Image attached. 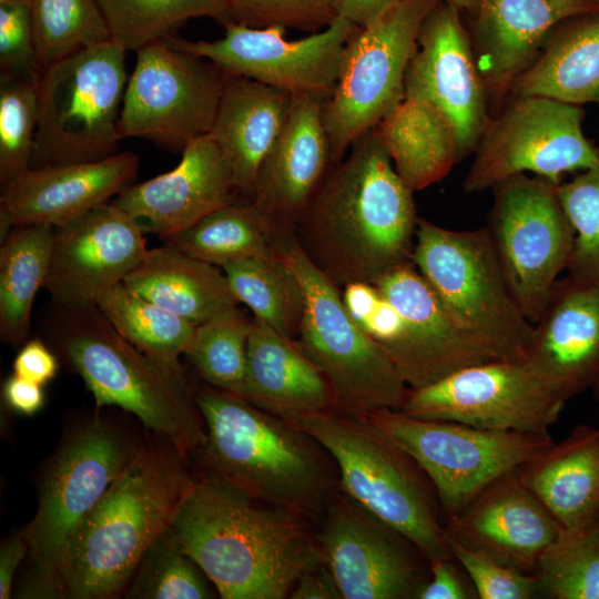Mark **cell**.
<instances>
[{"label":"cell","mask_w":599,"mask_h":599,"mask_svg":"<svg viewBox=\"0 0 599 599\" xmlns=\"http://www.w3.org/2000/svg\"><path fill=\"white\" fill-rule=\"evenodd\" d=\"M323 101L293 94L285 124L258 170L251 201L283 231H294L334 164Z\"/></svg>","instance_id":"25"},{"label":"cell","mask_w":599,"mask_h":599,"mask_svg":"<svg viewBox=\"0 0 599 599\" xmlns=\"http://www.w3.org/2000/svg\"><path fill=\"white\" fill-rule=\"evenodd\" d=\"M21 1H29V0H0V4L21 2Z\"/></svg>","instance_id":"55"},{"label":"cell","mask_w":599,"mask_h":599,"mask_svg":"<svg viewBox=\"0 0 599 599\" xmlns=\"http://www.w3.org/2000/svg\"><path fill=\"white\" fill-rule=\"evenodd\" d=\"M291 599H342L333 573L324 561L304 571L295 582Z\"/></svg>","instance_id":"51"},{"label":"cell","mask_w":599,"mask_h":599,"mask_svg":"<svg viewBox=\"0 0 599 599\" xmlns=\"http://www.w3.org/2000/svg\"><path fill=\"white\" fill-rule=\"evenodd\" d=\"M251 325L238 308L196 325L185 355L207 385L243 396Z\"/></svg>","instance_id":"40"},{"label":"cell","mask_w":599,"mask_h":599,"mask_svg":"<svg viewBox=\"0 0 599 599\" xmlns=\"http://www.w3.org/2000/svg\"><path fill=\"white\" fill-rule=\"evenodd\" d=\"M367 418L425 473L446 518L555 444L550 435L420 419L389 408L377 409Z\"/></svg>","instance_id":"11"},{"label":"cell","mask_w":599,"mask_h":599,"mask_svg":"<svg viewBox=\"0 0 599 599\" xmlns=\"http://www.w3.org/2000/svg\"><path fill=\"white\" fill-rule=\"evenodd\" d=\"M236 196L232 170L206 134L185 145L174 169L131 184L111 202L166 241Z\"/></svg>","instance_id":"24"},{"label":"cell","mask_w":599,"mask_h":599,"mask_svg":"<svg viewBox=\"0 0 599 599\" xmlns=\"http://www.w3.org/2000/svg\"><path fill=\"white\" fill-rule=\"evenodd\" d=\"M282 232L252 201H235L165 242L194 258L222 268L235 261L275 254Z\"/></svg>","instance_id":"35"},{"label":"cell","mask_w":599,"mask_h":599,"mask_svg":"<svg viewBox=\"0 0 599 599\" xmlns=\"http://www.w3.org/2000/svg\"><path fill=\"white\" fill-rule=\"evenodd\" d=\"M233 22L253 28L280 26L317 32L337 16L334 0H229Z\"/></svg>","instance_id":"45"},{"label":"cell","mask_w":599,"mask_h":599,"mask_svg":"<svg viewBox=\"0 0 599 599\" xmlns=\"http://www.w3.org/2000/svg\"><path fill=\"white\" fill-rule=\"evenodd\" d=\"M596 525H597V527H598V529H599V518H598V520H597Z\"/></svg>","instance_id":"57"},{"label":"cell","mask_w":599,"mask_h":599,"mask_svg":"<svg viewBox=\"0 0 599 599\" xmlns=\"http://www.w3.org/2000/svg\"><path fill=\"white\" fill-rule=\"evenodd\" d=\"M595 383L598 385V388H599V375H598L597 379L595 380Z\"/></svg>","instance_id":"56"},{"label":"cell","mask_w":599,"mask_h":599,"mask_svg":"<svg viewBox=\"0 0 599 599\" xmlns=\"http://www.w3.org/2000/svg\"><path fill=\"white\" fill-rule=\"evenodd\" d=\"M439 1L400 0L346 44L335 88L322 106L334 164L404 99L420 27Z\"/></svg>","instance_id":"12"},{"label":"cell","mask_w":599,"mask_h":599,"mask_svg":"<svg viewBox=\"0 0 599 599\" xmlns=\"http://www.w3.org/2000/svg\"><path fill=\"white\" fill-rule=\"evenodd\" d=\"M400 0H334L336 16L363 28L382 17Z\"/></svg>","instance_id":"53"},{"label":"cell","mask_w":599,"mask_h":599,"mask_svg":"<svg viewBox=\"0 0 599 599\" xmlns=\"http://www.w3.org/2000/svg\"><path fill=\"white\" fill-rule=\"evenodd\" d=\"M537 593L552 599H599V529L596 522L562 530L544 551L535 573Z\"/></svg>","instance_id":"41"},{"label":"cell","mask_w":599,"mask_h":599,"mask_svg":"<svg viewBox=\"0 0 599 599\" xmlns=\"http://www.w3.org/2000/svg\"><path fill=\"white\" fill-rule=\"evenodd\" d=\"M226 74L212 61L166 40L144 45L128 78L120 135L182 151L210 133Z\"/></svg>","instance_id":"14"},{"label":"cell","mask_w":599,"mask_h":599,"mask_svg":"<svg viewBox=\"0 0 599 599\" xmlns=\"http://www.w3.org/2000/svg\"><path fill=\"white\" fill-rule=\"evenodd\" d=\"M562 530L517 470L494 481L445 524L449 538L529 575Z\"/></svg>","instance_id":"23"},{"label":"cell","mask_w":599,"mask_h":599,"mask_svg":"<svg viewBox=\"0 0 599 599\" xmlns=\"http://www.w3.org/2000/svg\"><path fill=\"white\" fill-rule=\"evenodd\" d=\"M293 94L227 75L209 133L229 163L237 195L252 200L261 164L287 119Z\"/></svg>","instance_id":"28"},{"label":"cell","mask_w":599,"mask_h":599,"mask_svg":"<svg viewBox=\"0 0 599 599\" xmlns=\"http://www.w3.org/2000/svg\"><path fill=\"white\" fill-rule=\"evenodd\" d=\"M458 8L440 0L420 27L404 80V98L439 111L455 133L460 156L477 145L487 125L485 83Z\"/></svg>","instance_id":"21"},{"label":"cell","mask_w":599,"mask_h":599,"mask_svg":"<svg viewBox=\"0 0 599 599\" xmlns=\"http://www.w3.org/2000/svg\"><path fill=\"white\" fill-rule=\"evenodd\" d=\"M143 443L99 413L62 437L41 475L34 517L21 530L31 568L18 597L59 598L58 573L74 531Z\"/></svg>","instance_id":"6"},{"label":"cell","mask_w":599,"mask_h":599,"mask_svg":"<svg viewBox=\"0 0 599 599\" xmlns=\"http://www.w3.org/2000/svg\"><path fill=\"white\" fill-rule=\"evenodd\" d=\"M207 580L167 530L145 551L123 595L130 599L213 598Z\"/></svg>","instance_id":"42"},{"label":"cell","mask_w":599,"mask_h":599,"mask_svg":"<svg viewBox=\"0 0 599 599\" xmlns=\"http://www.w3.org/2000/svg\"><path fill=\"white\" fill-rule=\"evenodd\" d=\"M554 31L542 53L510 90L516 97L599 104V12L569 19Z\"/></svg>","instance_id":"32"},{"label":"cell","mask_w":599,"mask_h":599,"mask_svg":"<svg viewBox=\"0 0 599 599\" xmlns=\"http://www.w3.org/2000/svg\"><path fill=\"white\" fill-rule=\"evenodd\" d=\"M335 163L295 224L313 263L339 288L375 283L410 261L418 217L413 190L375 129Z\"/></svg>","instance_id":"2"},{"label":"cell","mask_w":599,"mask_h":599,"mask_svg":"<svg viewBox=\"0 0 599 599\" xmlns=\"http://www.w3.org/2000/svg\"><path fill=\"white\" fill-rule=\"evenodd\" d=\"M39 80L0 74L1 187L31 167L38 126Z\"/></svg>","instance_id":"43"},{"label":"cell","mask_w":599,"mask_h":599,"mask_svg":"<svg viewBox=\"0 0 599 599\" xmlns=\"http://www.w3.org/2000/svg\"><path fill=\"white\" fill-rule=\"evenodd\" d=\"M453 560L429 561V577L418 590L416 599H468L475 597L460 578Z\"/></svg>","instance_id":"49"},{"label":"cell","mask_w":599,"mask_h":599,"mask_svg":"<svg viewBox=\"0 0 599 599\" xmlns=\"http://www.w3.org/2000/svg\"><path fill=\"white\" fill-rule=\"evenodd\" d=\"M318 519L315 539L342 599H416L429 561L403 534L338 489Z\"/></svg>","instance_id":"17"},{"label":"cell","mask_w":599,"mask_h":599,"mask_svg":"<svg viewBox=\"0 0 599 599\" xmlns=\"http://www.w3.org/2000/svg\"><path fill=\"white\" fill-rule=\"evenodd\" d=\"M582 118L579 105L544 97H517L487 123L464 189H493L527 172L560 184L562 173L591 167L599 162V152L582 133Z\"/></svg>","instance_id":"15"},{"label":"cell","mask_w":599,"mask_h":599,"mask_svg":"<svg viewBox=\"0 0 599 599\" xmlns=\"http://www.w3.org/2000/svg\"><path fill=\"white\" fill-rule=\"evenodd\" d=\"M243 398L295 422L334 409L332 388L295 339L252 319Z\"/></svg>","instance_id":"29"},{"label":"cell","mask_w":599,"mask_h":599,"mask_svg":"<svg viewBox=\"0 0 599 599\" xmlns=\"http://www.w3.org/2000/svg\"><path fill=\"white\" fill-rule=\"evenodd\" d=\"M565 404L526 362L495 361L408 388L398 410L420 419L549 435Z\"/></svg>","instance_id":"16"},{"label":"cell","mask_w":599,"mask_h":599,"mask_svg":"<svg viewBox=\"0 0 599 599\" xmlns=\"http://www.w3.org/2000/svg\"><path fill=\"white\" fill-rule=\"evenodd\" d=\"M206 438L194 454L205 475L220 478L264 504L318 519L337 489L326 449L293 420L242 396L193 387Z\"/></svg>","instance_id":"4"},{"label":"cell","mask_w":599,"mask_h":599,"mask_svg":"<svg viewBox=\"0 0 599 599\" xmlns=\"http://www.w3.org/2000/svg\"><path fill=\"white\" fill-rule=\"evenodd\" d=\"M517 473L564 530H579L597 522L599 430L578 428Z\"/></svg>","instance_id":"30"},{"label":"cell","mask_w":599,"mask_h":599,"mask_svg":"<svg viewBox=\"0 0 599 599\" xmlns=\"http://www.w3.org/2000/svg\"><path fill=\"white\" fill-rule=\"evenodd\" d=\"M54 229L14 226L0 246V337L13 347L29 339L35 295L47 277Z\"/></svg>","instance_id":"34"},{"label":"cell","mask_w":599,"mask_h":599,"mask_svg":"<svg viewBox=\"0 0 599 599\" xmlns=\"http://www.w3.org/2000/svg\"><path fill=\"white\" fill-rule=\"evenodd\" d=\"M97 306L136 348L163 366L184 373L180 356L187 352L196 324L139 295L123 282L105 293Z\"/></svg>","instance_id":"37"},{"label":"cell","mask_w":599,"mask_h":599,"mask_svg":"<svg viewBox=\"0 0 599 599\" xmlns=\"http://www.w3.org/2000/svg\"><path fill=\"white\" fill-rule=\"evenodd\" d=\"M140 223L112 202L54 229L43 288L55 305H97L148 252Z\"/></svg>","instance_id":"20"},{"label":"cell","mask_w":599,"mask_h":599,"mask_svg":"<svg viewBox=\"0 0 599 599\" xmlns=\"http://www.w3.org/2000/svg\"><path fill=\"white\" fill-rule=\"evenodd\" d=\"M12 368L13 374L44 386L55 377L59 361L42 339L30 338L20 346Z\"/></svg>","instance_id":"48"},{"label":"cell","mask_w":599,"mask_h":599,"mask_svg":"<svg viewBox=\"0 0 599 599\" xmlns=\"http://www.w3.org/2000/svg\"><path fill=\"white\" fill-rule=\"evenodd\" d=\"M187 461L159 436L143 443L74 531L58 573L59 598L123 595L145 551L170 529L193 480Z\"/></svg>","instance_id":"3"},{"label":"cell","mask_w":599,"mask_h":599,"mask_svg":"<svg viewBox=\"0 0 599 599\" xmlns=\"http://www.w3.org/2000/svg\"><path fill=\"white\" fill-rule=\"evenodd\" d=\"M57 307L52 332L58 354L81 376L97 407L134 415L190 459L204 444L206 430L185 373L136 348L97 305Z\"/></svg>","instance_id":"5"},{"label":"cell","mask_w":599,"mask_h":599,"mask_svg":"<svg viewBox=\"0 0 599 599\" xmlns=\"http://www.w3.org/2000/svg\"><path fill=\"white\" fill-rule=\"evenodd\" d=\"M558 185L541 176L514 175L494 189L486 227L508 288L535 325L559 274L568 268L575 230Z\"/></svg>","instance_id":"13"},{"label":"cell","mask_w":599,"mask_h":599,"mask_svg":"<svg viewBox=\"0 0 599 599\" xmlns=\"http://www.w3.org/2000/svg\"><path fill=\"white\" fill-rule=\"evenodd\" d=\"M28 544L22 532L6 538L0 546V599L12 595L14 576L20 562L28 556Z\"/></svg>","instance_id":"52"},{"label":"cell","mask_w":599,"mask_h":599,"mask_svg":"<svg viewBox=\"0 0 599 599\" xmlns=\"http://www.w3.org/2000/svg\"><path fill=\"white\" fill-rule=\"evenodd\" d=\"M451 556L466 570L480 599H529L537 593L535 575L525 573L480 552L474 551L446 535Z\"/></svg>","instance_id":"46"},{"label":"cell","mask_w":599,"mask_h":599,"mask_svg":"<svg viewBox=\"0 0 599 599\" xmlns=\"http://www.w3.org/2000/svg\"><path fill=\"white\" fill-rule=\"evenodd\" d=\"M525 361L566 402L599 375V285L567 276L555 284Z\"/></svg>","instance_id":"26"},{"label":"cell","mask_w":599,"mask_h":599,"mask_svg":"<svg viewBox=\"0 0 599 599\" xmlns=\"http://www.w3.org/2000/svg\"><path fill=\"white\" fill-rule=\"evenodd\" d=\"M169 531L223 599H284L323 561L307 518L193 477Z\"/></svg>","instance_id":"1"},{"label":"cell","mask_w":599,"mask_h":599,"mask_svg":"<svg viewBox=\"0 0 599 599\" xmlns=\"http://www.w3.org/2000/svg\"><path fill=\"white\" fill-rule=\"evenodd\" d=\"M276 250L298 277L304 306L296 343L327 379L335 412L367 417L399 409L407 385L384 351L347 311L341 288L307 256L294 231H284Z\"/></svg>","instance_id":"8"},{"label":"cell","mask_w":599,"mask_h":599,"mask_svg":"<svg viewBox=\"0 0 599 599\" xmlns=\"http://www.w3.org/2000/svg\"><path fill=\"white\" fill-rule=\"evenodd\" d=\"M29 1L41 71L72 53L111 40L97 0Z\"/></svg>","instance_id":"39"},{"label":"cell","mask_w":599,"mask_h":599,"mask_svg":"<svg viewBox=\"0 0 599 599\" xmlns=\"http://www.w3.org/2000/svg\"><path fill=\"white\" fill-rule=\"evenodd\" d=\"M595 12L599 0H479L476 61L494 100L510 90L559 24Z\"/></svg>","instance_id":"27"},{"label":"cell","mask_w":599,"mask_h":599,"mask_svg":"<svg viewBox=\"0 0 599 599\" xmlns=\"http://www.w3.org/2000/svg\"><path fill=\"white\" fill-rule=\"evenodd\" d=\"M374 129L413 191L444 179L460 158L453 128L426 102L404 98Z\"/></svg>","instance_id":"33"},{"label":"cell","mask_w":599,"mask_h":599,"mask_svg":"<svg viewBox=\"0 0 599 599\" xmlns=\"http://www.w3.org/2000/svg\"><path fill=\"white\" fill-rule=\"evenodd\" d=\"M123 283L196 325L238 305L223 271L185 254L170 242L149 248Z\"/></svg>","instance_id":"31"},{"label":"cell","mask_w":599,"mask_h":599,"mask_svg":"<svg viewBox=\"0 0 599 599\" xmlns=\"http://www.w3.org/2000/svg\"><path fill=\"white\" fill-rule=\"evenodd\" d=\"M138 171L139 156L130 151L28 169L1 187V241L14 226L57 227L111 202L133 184Z\"/></svg>","instance_id":"22"},{"label":"cell","mask_w":599,"mask_h":599,"mask_svg":"<svg viewBox=\"0 0 599 599\" xmlns=\"http://www.w3.org/2000/svg\"><path fill=\"white\" fill-rule=\"evenodd\" d=\"M455 4L458 9L463 8L473 12H476L479 0H446Z\"/></svg>","instance_id":"54"},{"label":"cell","mask_w":599,"mask_h":599,"mask_svg":"<svg viewBox=\"0 0 599 599\" xmlns=\"http://www.w3.org/2000/svg\"><path fill=\"white\" fill-rule=\"evenodd\" d=\"M221 270L234 297L251 309L254 319L296 339L304 306L303 288L278 252L235 261Z\"/></svg>","instance_id":"36"},{"label":"cell","mask_w":599,"mask_h":599,"mask_svg":"<svg viewBox=\"0 0 599 599\" xmlns=\"http://www.w3.org/2000/svg\"><path fill=\"white\" fill-rule=\"evenodd\" d=\"M558 195L575 230L568 275L599 285V162L560 183Z\"/></svg>","instance_id":"44"},{"label":"cell","mask_w":599,"mask_h":599,"mask_svg":"<svg viewBox=\"0 0 599 599\" xmlns=\"http://www.w3.org/2000/svg\"><path fill=\"white\" fill-rule=\"evenodd\" d=\"M125 50L112 40L45 68L31 167L91 162L118 152L128 83Z\"/></svg>","instance_id":"10"},{"label":"cell","mask_w":599,"mask_h":599,"mask_svg":"<svg viewBox=\"0 0 599 599\" xmlns=\"http://www.w3.org/2000/svg\"><path fill=\"white\" fill-rule=\"evenodd\" d=\"M214 41L165 39L177 49L203 57L226 75H242L285 90L326 100L333 92L351 38L361 29L337 16L322 31L287 40L284 27L253 28L236 22Z\"/></svg>","instance_id":"18"},{"label":"cell","mask_w":599,"mask_h":599,"mask_svg":"<svg viewBox=\"0 0 599 599\" xmlns=\"http://www.w3.org/2000/svg\"><path fill=\"white\" fill-rule=\"evenodd\" d=\"M373 284L400 315V331L385 354L409 389L468 366L500 361L450 314L412 260Z\"/></svg>","instance_id":"19"},{"label":"cell","mask_w":599,"mask_h":599,"mask_svg":"<svg viewBox=\"0 0 599 599\" xmlns=\"http://www.w3.org/2000/svg\"><path fill=\"white\" fill-rule=\"evenodd\" d=\"M294 423L333 458L339 491L403 534L428 561L454 559L430 480L367 417L332 409Z\"/></svg>","instance_id":"7"},{"label":"cell","mask_w":599,"mask_h":599,"mask_svg":"<svg viewBox=\"0 0 599 599\" xmlns=\"http://www.w3.org/2000/svg\"><path fill=\"white\" fill-rule=\"evenodd\" d=\"M410 260L450 314L500 361L528 358L535 326L508 288L486 227L454 231L418 219Z\"/></svg>","instance_id":"9"},{"label":"cell","mask_w":599,"mask_h":599,"mask_svg":"<svg viewBox=\"0 0 599 599\" xmlns=\"http://www.w3.org/2000/svg\"><path fill=\"white\" fill-rule=\"evenodd\" d=\"M113 42L125 51L176 35L190 19L233 22L229 0H97Z\"/></svg>","instance_id":"38"},{"label":"cell","mask_w":599,"mask_h":599,"mask_svg":"<svg viewBox=\"0 0 599 599\" xmlns=\"http://www.w3.org/2000/svg\"><path fill=\"white\" fill-rule=\"evenodd\" d=\"M2 398L4 404L13 412L24 416H32L43 407V385L12 373L3 382Z\"/></svg>","instance_id":"50"},{"label":"cell","mask_w":599,"mask_h":599,"mask_svg":"<svg viewBox=\"0 0 599 599\" xmlns=\"http://www.w3.org/2000/svg\"><path fill=\"white\" fill-rule=\"evenodd\" d=\"M30 1L0 4V74L39 80Z\"/></svg>","instance_id":"47"}]
</instances>
